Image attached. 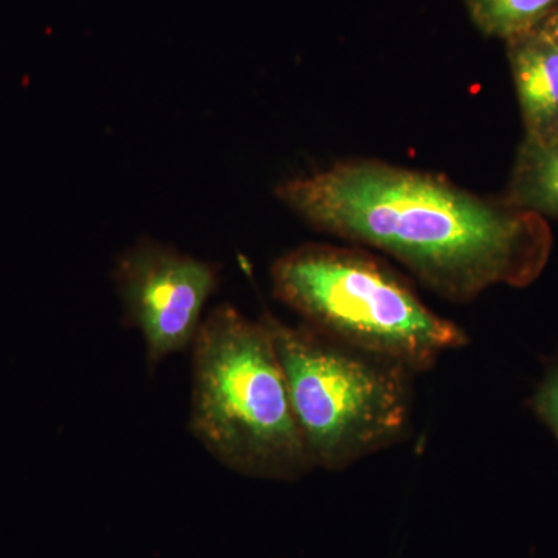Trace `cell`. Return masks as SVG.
I'll return each mask as SVG.
<instances>
[{
	"label": "cell",
	"mask_w": 558,
	"mask_h": 558,
	"mask_svg": "<svg viewBox=\"0 0 558 558\" xmlns=\"http://www.w3.org/2000/svg\"><path fill=\"white\" fill-rule=\"evenodd\" d=\"M275 196L312 229L387 253L454 303L532 284L553 247L537 213L379 160L337 161L279 183Z\"/></svg>",
	"instance_id": "cell-1"
},
{
	"label": "cell",
	"mask_w": 558,
	"mask_h": 558,
	"mask_svg": "<svg viewBox=\"0 0 558 558\" xmlns=\"http://www.w3.org/2000/svg\"><path fill=\"white\" fill-rule=\"evenodd\" d=\"M191 348L190 429L213 458L256 480L296 481L314 470L263 318L219 304Z\"/></svg>",
	"instance_id": "cell-2"
},
{
	"label": "cell",
	"mask_w": 558,
	"mask_h": 558,
	"mask_svg": "<svg viewBox=\"0 0 558 558\" xmlns=\"http://www.w3.org/2000/svg\"><path fill=\"white\" fill-rule=\"evenodd\" d=\"M274 295L322 336L425 373L469 333L363 250L306 244L275 260Z\"/></svg>",
	"instance_id": "cell-3"
},
{
	"label": "cell",
	"mask_w": 558,
	"mask_h": 558,
	"mask_svg": "<svg viewBox=\"0 0 558 558\" xmlns=\"http://www.w3.org/2000/svg\"><path fill=\"white\" fill-rule=\"evenodd\" d=\"M312 465L340 472L409 436L413 373L264 314Z\"/></svg>",
	"instance_id": "cell-4"
},
{
	"label": "cell",
	"mask_w": 558,
	"mask_h": 558,
	"mask_svg": "<svg viewBox=\"0 0 558 558\" xmlns=\"http://www.w3.org/2000/svg\"><path fill=\"white\" fill-rule=\"evenodd\" d=\"M124 318L145 340L150 371L165 359L193 347L202 314L219 284V269L208 260L140 240L117 259L113 270Z\"/></svg>",
	"instance_id": "cell-5"
},
{
	"label": "cell",
	"mask_w": 558,
	"mask_h": 558,
	"mask_svg": "<svg viewBox=\"0 0 558 558\" xmlns=\"http://www.w3.org/2000/svg\"><path fill=\"white\" fill-rule=\"evenodd\" d=\"M508 43V57L524 140L550 143L558 140V47L538 31Z\"/></svg>",
	"instance_id": "cell-6"
},
{
	"label": "cell",
	"mask_w": 558,
	"mask_h": 558,
	"mask_svg": "<svg viewBox=\"0 0 558 558\" xmlns=\"http://www.w3.org/2000/svg\"><path fill=\"white\" fill-rule=\"evenodd\" d=\"M513 207L558 219V140H523L510 175L508 194Z\"/></svg>",
	"instance_id": "cell-7"
},
{
	"label": "cell",
	"mask_w": 558,
	"mask_h": 558,
	"mask_svg": "<svg viewBox=\"0 0 558 558\" xmlns=\"http://www.w3.org/2000/svg\"><path fill=\"white\" fill-rule=\"evenodd\" d=\"M473 24L492 38L509 40L537 31L558 0H464Z\"/></svg>",
	"instance_id": "cell-8"
},
{
	"label": "cell",
	"mask_w": 558,
	"mask_h": 558,
	"mask_svg": "<svg viewBox=\"0 0 558 558\" xmlns=\"http://www.w3.org/2000/svg\"><path fill=\"white\" fill-rule=\"evenodd\" d=\"M531 410L558 439V355L546 366L532 395Z\"/></svg>",
	"instance_id": "cell-9"
},
{
	"label": "cell",
	"mask_w": 558,
	"mask_h": 558,
	"mask_svg": "<svg viewBox=\"0 0 558 558\" xmlns=\"http://www.w3.org/2000/svg\"><path fill=\"white\" fill-rule=\"evenodd\" d=\"M539 33L546 36L554 44V46L558 47V9L550 14L549 17H546L543 21V24L537 28Z\"/></svg>",
	"instance_id": "cell-10"
}]
</instances>
